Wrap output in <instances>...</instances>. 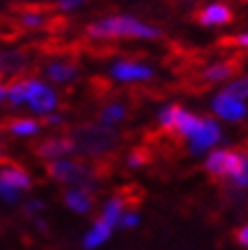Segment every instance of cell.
<instances>
[{"instance_id":"cell-6","label":"cell","mask_w":248,"mask_h":250,"mask_svg":"<svg viewBox=\"0 0 248 250\" xmlns=\"http://www.w3.org/2000/svg\"><path fill=\"white\" fill-rule=\"evenodd\" d=\"M108 73L118 83H146L155 78V67L139 59H116Z\"/></svg>"},{"instance_id":"cell-7","label":"cell","mask_w":248,"mask_h":250,"mask_svg":"<svg viewBox=\"0 0 248 250\" xmlns=\"http://www.w3.org/2000/svg\"><path fill=\"white\" fill-rule=\"evenodd\" d=\"M212 112L218 120L224 122H242L248 116L246 100L232 96L230 92L222 90L212 98Z\"/></svg>"},{"instance_id":"cell-29","label":"cell","mask_w":248,"mask_h":250,"mask_svg":"<svg viewBox=\"0 0 248 250\" xmlns=\"http://www.w3.org/2000/svg\"><path fill=\"white\" fill-rule=\"evenodd\" d=\"M65 122V116L61 114V112H51V114H47L43 118V124L45 126H59V124Z\"/></svg>"},{"instance_id":"cell-32","label":"cell","mask_w":248,"mask_h":250,"mask_svg":"<svg viewBox=\"0 0 248 250\" xmlns=\"http://www.w3.org/2000/svg\"><path fill=\"white\" fill-rule=\"evenodd\" d=\"M236 242L244 248H248V224H244V226H240L236 230Z\"/></svg>"},{"instance_id":"cell-10","label":"cell","mask_w":248,"mask_h":250,"mask_svg":"<svg viewBox=\"0 0 248 250\" xmlns=\"http://www.w3.org/2000/svg\"><path fill=\"white\" fill-rule=\"evenodd\" d=\"M43 76L47 83L67 85L80 78V67L67 59H53L43 67Z\"/></svg>"},{"instance_id":"cell-31","label":"cell","mask_w":248,"mask_h":250,"mask_svg":"<svg viewBox=\"0 0 248 250\" xmlns=\"http://www.w3.org/2000/svg\"><path fill=\"white\" fill-rule=\"evenodd\" d=\"M230 43L234 47H238V49H248V31L246 33H238V35H234Z\"/></svg>"},{"instance_id":"cell-1","label":"cell","mask_w":248,"mask_h":250,"mask_svg":"<svg viewBox=\"0 0 248 250\" xmlns=\"http://www.w3.org/2000/svg\"><path fill=\"white\" fill-rule=\"evenodd\" d=\"M85 35L94 41L112 39H132V41H157L163 37V31L155 24H148L143 19L118 12V15L102 17L85 27Z\"/></svg>"},{"instance_id":"cell-24","label":"cell","mask_w":248,"mask_h":250,"mask_svg":"<svg viewBox=\"0 0 248 250\" xmlns=\"http://www.w3.org/2000/svg\"><path fill=\"white\" fill-rule=\"evenodd\" d=\"M226 92H230L232 96H236V98H242V100H248V73L242 78H236V80H232L226 87H224Z\"/></svg>"},{"instance_id":"cell-2","label":"cell","mask_w":248,"mask_h":250,"mask_svg":"<svg viewBox=\"0 0 248 250\" xmlns=\"http://www.w3.org/2000/svg\"><path fill=\"white\" fill-rule=\"evenodd\" d=\"M204 169L214 179H228L234 189L248 191V155L234 148H212L204 159Z\"/></svg>"},{"instance_id":"cell-36","label":"cell","mask_w":248,"mask_h":250,"mask_svg":"<svg viewBox=\"0 0 248 250\" xmlns=\"http://www.w3.org/2000/svg\"><path fill=\"white\" fill-rule=\"evenodd\" d=\"M0 80H2V71H0Z\"/></svg>"},{"instance_id":"cell-30","label":"cell","mask_w":248,"mask_h":250,"mask_svg":"<svg viewBox=\"0 0 248 250\" xmlns=\"http://www.w3.org/2000/svg\"><path fill=\"white\" fill-rule=\"evenodd\" d=\"M126 165L130 167V169H139V167H143L145 165V157H143V153H132V155H128V159H126Z\"/></svg>"},{"instance_id":"cell-28","label":"cell","mask_w":248,"mask_h":250,"mask_svg":"<svg viewBox=\"0 0 248 250\" xmlns=\"http://www.w3.org/2000/svg\"><path fill=\"white\" fill-rule=\"evenodd\" d=\"M24 211L33 218H39L41 211H45V202L43 199H29V202L24 204Z\"/></svg>"},{"instance_id":"cell-11","label":"cell","mask_w":248,"mask_h":250,"mask_svg":"<svg viewBox=\"0 0 248 250\" xmlns=\"http://www.w3.org/2000/svg\"><path fill=\"white\" fill-rule=\"evenodd\" d=\"M234 12L226 2H207L202 10H197L195 21L202 24V27L214 29V27H226L232 22Z\"/></svg>"},{"instance_id":"cell-4","label":"cell","mask_w":248,"mask_h":250,"mask_svg":"<svg viewBox=\"0 0 248 250\" xmlns=\"http://www.w3.org/2000/svg\"><path fill=\"white\" fill-rule=\"evenodd\" d=\"M47 173L57 183H65L69 187H83L88 191L96 189V173L90 165L82 163V161L69 157L51 161V163H47Z\"/></svg>"},{"instance_id":"cell-20","label":"cell","mask_w":248,"mask_h":250,"mask_svg":"<svg viewBox=\"0 0 248 250\" xmlns=\"http://www.w3.org/2000/svg\"><path fill=\"white\" fill-rule=\"evenodd\" d=\"M27 100V78H17L6 83V104L10 108H22Z\"/></svg>"},{"instance_id":"cell-15","label":"cell","mask_w":248,"mask_h":250,"mask_svg":"<svg viewBox=\"0 0 248 250\" xmlns=\"http://www.w3.org/2000/svg\"><path fill=\"white\" fill-rule=\"evenodd\" d=\"M112 232H114V228L110 226V224H106L104 220L98 218L82 238L83 250H98L100 246H104L110 238H112Z\"/></svg>"},{"instance_id":"cell-23","label":"cell","mask_w":248,"mask_h":250,"mask_svg":"<svg viewBox=\"0 0 248 250\" xmlns=\"http://www.w3.org/2000/svg\"><path fill=\"white\" fill-rule=\"evenodd\" d=\"M177 106L179 104H167L159 110V114H157V122H159V126L171 132L173 128V120H175V112H177Z\"/></svg>"},{"instance_id":"cell-17","label":"cell","mask_w":248,"mask_h":250,"mask_svg":"<svg viewBox=\"0 0 248 250\" xmlns=\"http://www.w3.org/2000/svg\"><path fill=\"white\" fill-rule=\"evenodd\" d=\"M124 209H126V202H124V197L112 195V197H108L104 202V206L100 209V220H104L112 228H116L120 216L124 214Z\"/></svg>"},{"instance_id":"cell-22","label":"cell","mask_w":248,"mask_h":250,"mask_svg":"<svg viewBox=\"0 0 248 250\" xmlns=\"http://www.w3.org/2000/svg\"><path fill=\"white\" fill-rule=\"evenodd\" d=\"M19 22L22 24L24 29H29V31H37V29H43L45 24H47V17L41 15V12H35V10H27V12H22Z\"/></svg>"},{"instance_id":"cell-8","label":"cell","mask_w":248,"mask_h":250,"mask_svg":"<svg viewBox=\"0 0 248 250\" xmlns=\"http://www.w3.org/2000/svg\"><path fill=\"white\" fill-rule=\"evenodd\" d=\"M222 141V126L220 122L214 120V118H206L204 116V122L200 130H197L191 139L187 141V148L193 157H202V155H207L212 148H216Z\"/></svg>"},{"instance_id":"cell-16","label":"cell","mask_w":248,"mask_h":250,"mask_svg":"<svg viewBox=\"0 0 248 250\" xmlns=\"http://www.w3.org/2000/svg\"><path fill=\"white\" fill-rule=\"evenodd\" d=\"M234 71H236V65L232 61H216L202 71V80L207 83H224L234 76Z\"/></svg>"},{"instance_id":"cell-13","label":"cell","mask_w":248,"mask_h":250,"mask_svg":"<svg viewBox=\"0 0 248 250\" xmlns=\"http://www.w3.org/2000/svg\"><path fill=\"white\" fill-rule=\"evenodd\" d=\"M63 204L73 214L85 216L94 209V195H92V191L83 189V187H69L63 193Z\"/></svg>"},{"instance_id":"cell-26","label":"cell","mask_w":248,"mask_h":250,"mask_svg":"<svg viewBox=\"0 0 248 250\" xmlns=\"http://www.w3.org/2000/svg\"><path fill=\"white\" fill-rule=\"evenodd\" d=\"M141 224V214L136 209H124V214L120 216V220H118V226L120 228H124V230H132V228H136Z\"/></svg>"},{"instance_id":"cell-21","label":"cell","mask_w":248,"mask_h":250,"mask_svg":"<svg viewBox=\"0 0 248 250\" xmlns=\"http://www.w3.org/2000/svg\"><path fill=\"white\" fill-rule=\"evenodd\" d=\"M27 65V57L21 51H6V53H0V71L4 73H19L24 69Z\"/></svg>"},{"instance_id":"cell-19","label":"cell","mask_w":248,"mask_h":250,"mask_svg":"<svg viewBox=\"0 0 248 250\" xmlns=\"http://www.w3.org/2000/svg\"><path fill=\"white\" fill-rule=\"evenodd\" d=\"M126 120V106L120 102H110L100 110V124L108 128H116Z\"/></svg>"},{"instance_id":"cell-14","label":"cell","mask_w":248,"mask_h":250,"mask_svg":"<svg viewBox=\"0 0 248 250\" xmlns=\"http://www.w3.org/2000/svg\"><path fill=\"white\" fill-rule=\"evenodd\" d=\"M0 181L6 183V185H10L12 189H17V191H21V193L29 191L31 187H33V177H31V175L24 171L22 167L10 165V163L0 165Z\"/></svg>"},{"instance_id":"cell-27","label":"cell","mask_w":248,"mask_h":250,"mask_svg":"<svg viewBox=\"0 0 248 250\" xmlns=\"http://www.w3.org/2000/svg\"><path fill=\"white\" fill-rule=\"evenodd\" d=\"M88 0H57V10H61V12H73V10H78V8H82Z\"/></svg>"},{"instance_id":"cell-18","label":"cell","mask_w":248,"mask_h":250,"mask_svg":"<svg viewBox=\"0 0 248 250\" xmlns=\"http://www.w3.org/2000/svg\"><path fill=\"white\" fill-rule=\"evenodd\" d=\"M43 130V124L37 118H17L8 124V132L17 139H33Z\"/></svg>"},{"instance_id":"cell-33","label":"cell","mask_w":248,"mask_h":250,"mask_svg":"<svg viewBox=\"0 0 248 250\" xmlns=\"http://www.w3.org/2000/svg\"><path fill=\"white\" fill-rule=\"evenodd\" d=\"M6 104V85L0 82V106Z\"/></svg>"},{"instance_id":"cell-34","label":"cell","mask_w":248,"mask_h":250,"mask_svg":"<svg viewBox=\"0 0 248 250\" xmlns=\"http://www.w3.org/2000/svg\"><path fill=\"white\" fill-rule=\"evenodd\" d=\"M2 159H4V146L0 145V161H2Z\"/></svg>"},{"instance_id":"cell-9","label":"cell","mask_w":248,"mask_h":250,"mask_svg":"<svg viewBox=\"0 0 248 250\" xmlns=\"http://www.w3.org/2000/svg\"><path fill=\"white\" fill-rule=\"evenodd\" d=\"M35 153L39 159L51 163V161L65 159V157L73 155L76 148H73V143H71L69 136H49V139H43L39 145H37Z\"/></svg>"},{"instance_id":"cell-12","label":"cell","mask_w":248,"mask_h":250,"mask_svg":"<svg viewBox=\"0 0 248 250\" xmlns=\"http://www.w3.org/2000/svg\"><path fill=\"white\" fill-rule=\"evenodd\" d=\"M204 122V116L195 114V112L183 108V106H177V112H175V120H173V128L171 132H175L177 136H181V139L189 141L191 136L200 130Z\"/></svg>"},{"instance_id":"cell-25","label":"cell","mask_w":248,"mask_h":250,"mask_svg":"<svg viewBox=\"0 0 248 250\" xmlns=\"http://www.w3.org/2000/svg\"><path fill=\"white\" fill-rule=\"evenodd\" d=\"M21 199H22V193H21V191L12 189L10 185H6V183L0 181V202L6 204V206H17Z\"/></svg>"},{"instance_id":"cell-5","label":"cell","mask_w":248,"mask_h":250,"mask_svg":"<svg viewBox=\"0 0 248 250\" xmlns=\"http://www.w3.org/2000/svg\"><path fill=\"white\" fill-rule=\"evenodd\" d=\"M24 106H27L35 116H47L51 112H57L59 108V94L57 90L47 83L41 78H27V100H24Z\"/></svg>"},{"instance_id":"cell-3","label":"cell","mask_w":248,"mask_h":250,"mask_svg":"<svg viewBox=\"0 0 248 250\" xmlns=\"http://www.w3.org/2000/svg\"><path fill=\"white\" fill-rule=\"evenodd\" d=\"M76 153L85 155V157H98L110 153L112 148L118 145V132L114 128L102 126L98 124H85L73 130V134L69 136Z\"/></svg>"},{"instance_id":"cell-35","label":"cell","mask_w":248,"mask_h":250,"mask_svg":"<svg viewBox=\"0 0 248 250\" xmlns=\"http://www.w3.org/2000/svg\"><path fill=\"white\" fill-rule=\"evenodd\" d=\"M185 2H193V0H185Z\"/></svg>"}]
</instances>
